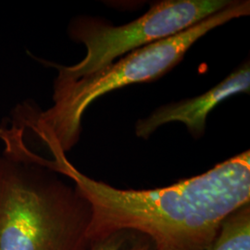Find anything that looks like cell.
I'll return each instance as SVG.
<instances>
[{
	"mask_svg": "<svg viewBox=\"0 0 250 250\" xmlns=\"http://www.w3.org/2000/svg\"><path fill=\"white\" fill-rule=\"evenodd\" d=\"M50 154L48 168L71 180L90 204V242L132 229L157 250H207L224 218L250 201V150L170 187L143 190L114 188L81 172L62 150Z\"/></svg>",
	"mask_w": 250,
	"mask_h": 250,
	"instance_id": "cell-1",
	"label": "cell"
},
{
	"mask_svg": "<svg viewBox=\"0 0 250 250\" xmlns=\"http://www.w3.org/2000/svg\"><path fill=\"white\" fill-rule=\"evenodd\" d=\"M250 1L235 0L180 33L126 54L107 67L77 80L54 83L53 104L43 111L25 102L15 108L10 125L47 150L65 154L78 143L82 121L97 99L127 85L157 79L178 64L189 48L208 32L250 15ZM29 137V138H30Z\"/></svg>",
	"mask_w": 250,
	"mask_h": 250,
	"instance_id": "cell-2",
	"label": "cell"
},
{
	"mask_svg": "<svg viewBox=\"0 0 250 250\" xmlns=\"http://www.w3.org/2000/svg\"><path fill=\"white\" fill-rule=\"evenodd\" d=\"M15 138L0 156V250H86L92 210L73 184Z\"/></svg>",
	"mask_w": 250,
	"mask_h": 250,
	"instance_id": "cell-3",
	"label": "cell"
},
{
	"mask_svg": "<svg viewBox=\"0 0 250 250\" xmlns=\"http://www.w3.org/2000/svg\"><path fill=\"white\" fill-rule=\"evenodd\" d=\"M232 0H164L133 21L115 26L102 19L79 16L68 27L69 36L85 46L78 63L64 66L48 62L58 75L54 83H66L99 72L138 48L178 35L227 7Z\"/></svg>",
	"mask_w": 250,
	"mask_h": 250,
	"instance_id": "cell-4",
	"label": "cell"
},
{
	"mask_svg": "<svg viewBox=\"0 0 250 250\" xmlns=\"http://www.w3.org/2000/svg\"><path fill=\"white\" fill-rule=\"evenodd\" d=\"M250 88V66L247 62L204 94L158 107L136 123L135 134L146 139L162 125L181 123L195 137H199L204 133L207 117L214 107L233 95L249 93Z\"/></svg>",
	"mask_w": 250,
	"mask_h": 250,
	"instance_id": "cell-5",
	"label": "cell"
},
{
	"mask_svg": "<svg viewBox=\"0 0 250 250\" xmlns=\"http://www.w3.org/2000/svg\"><path fill=\"white\" fill-rule=\"evenodd\" d=\"M207 250H250V204L227 215Z\"/></svg>",
	"mask_w": 250,
	"mask_h": 250,
	"instance_id": "cell-6",
	"label": "cell"
},
{
	"mask_svg": "<svg viewBox=\"0 0 250 250\" xmlns=\"http://www.w3.org/2000/svg\"><path fill=\"white\" fill-rule=\"evenodd\" d=\"M86 250H157V248L142 232L120 229L90 242Z\"/></svg>",
	"mask_w": 250,
	"mask_h": 250,
	"instance_id": "cell-7",
	"label": "cell"
}]
</instances>
